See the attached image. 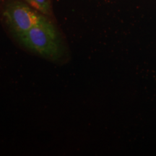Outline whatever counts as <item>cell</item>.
Masks as SVG:
<instances>
[{
  "label": "cell",
  "mask_w": 156,
  "mask_h": 156,
  "mask_svg": "<svg viewBox=\"0 0 156 156\" xmlns=\"http://www.w3.org/2000/svg\"><path fill=\"white\" fill-rule=\"evenodd\" d=\"M15 38L28 51L50 61H61L67 54L64 38L48 17Z\"/></svg>",
  "instance_id": "obj_1"
},
{
  "label": "cell",
  "mask_w": 156,
  "mask_h": 156,
  "mask_svg": "<svg viewBox=\"0 0 156 156\" xmlns=\"http://www.w3.org/2000/svg\"><path fill=\"white\" fill-rule=\"evenodd\" d=\"M2 15L12 36L17 37L42 21L46 15L20 0H10L4 6Z\"/></svg>",
  "instance_id": "obj_2"
},
{
  "label": "cell",
  "mask_w": 156,
  "mask_h": 156,
  "mask_svg": "<svg viewBox=\"0 0 156 156\" xmlns=\"http://www.w3.org/2000/svg\"><path fill=\"white\" fill-rule=\"evenodd\" d=\"M30 7L46 16H50L51 14L50 0H25Z\"/></svg>",
  "instance_id": "obj_3"
},
{
  "label": "cell",
  "mask_w": 156,
  "mask_h": 156,
  "mask_svg": "<svg viewBox=\"0 0 156 156\" xmlns=\"http://www.w3.org/2000/svg\"><path fill=\"white\" fill-rule=\"evenodd\" d=\"M2 1H3V0H0V2H2Z\"/></svg>",
  "instance_id": "obj_4"
}]
</instances>
